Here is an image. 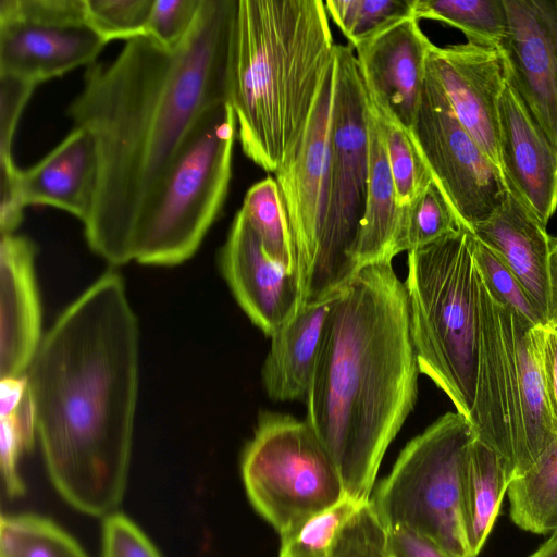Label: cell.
Returning <instances> with one entry per match:
<instances>
[{
  "mask_svg": "<svg viewBox=\"0 0 557 557\" xmlns=\"http://www.w3.org/2000/svg\"><path fill=\"white\" fill-rule=\"evenodd\" d=\"M138 374L137 318L108 271L58 317L26 372L48 475L83 513L104 518L123 498Z\"/></svg>",
  "mask_w": 557,
  "mask_h": 557,
  "instance_id": "cell-2",
  "label": "cell"
},
{
  "mask_svg": "<svg viewBox=\"0 0 557 557\" xmlns=\"http://www.w3.org/2000/svg\"><path fill=\"white\" fill-rule=\"evenodd\" d=\"M18 170L13 159H0V235L15 233L23 220L25 206L16 187Z\"/></svg>",
  "mask_w": 557,
  "mask_h": 557,
  "instance_id": "cell-40",
  "label": "cell"
},
{
  "mask_svg": "<svg viewBox=\"0 0 557 557\" xmlns=\"http://www.w3.org/2000/svg\"><path fill=\"white\" fill-rule=\"evenodd\" d=\"M498 153L508 188L546 226L557 211V144L508 82L498 106Z\"/></svg>",
  "mask_w": 557,
  "mask_h": 557,
  "instance_id": "cell-18",
  "label": "cell"
},
{
  "mask_svg": "<svg viewBox=\"0 0 557 557\" xmlns=\"http://www.w3.org/2000/svg\"><path fill=\"white\" fill-rule=\"evenodd\" d=\"M418 361L407 293L392 262L358 270L334 297L306 421L346 495L370 498L382 459L414 407Z\"/></svg>",
  "mask_w": 557,
  "mask_h": 557,
  "instance_id": "cell-3",
  "label": "cell"
},
{
  "mask_svg": "<svg viewBox=\"0 0 557 557\" xmlns=\"http://www.w3.org/2000/svg\"><path fill=\"white\" fill-rule=\"evenodd\" d=\"M368 96L351 46L336 45L329 197L319 260L304 302L334 298L358 272L354 250L367 200Z\"/></svg>",
  "mask_w": 557,
  "mask_h": 557,
  "instance_id": "cell-7",
  "label": "cell"
},
{
  "mask_svg": "<svg viewBox=\"0 0 557 557\" xmlns=\"http://www.w3.org/2000/svg\"><path fill=\"white\" fill-rule=\"evenodd\" d=\"M87 16L107 41L145 36L153 0H85Z\"/></svg>",
  "mask_w": 557,
  "mask_h": 557,
  "instance_id": "cell-36",
  "label": "cell"
},
{
  "mask_svg": "<svg viewBox=\"0 0 557 557\" xmlns=\"http://www.w3.org/2000/svg\"><path fill=\"white\" fill-rule=\"evenodd\" d=\"M556 533V532H555ZM554 534V533H553ZM552 535V534H550Z\"/></svg>",
  "mask_w": 557,
  "mask_h": 557,
  "instance_id": "cell-45",
  "label": "cell"
},
{
  "mask_svg": "<svg viewBox=\"0 0 557 557\" xmlns=\"http://www.w3.org/2000/svg\"><path fill=\"white\" fill-rule=\"evenodd\" d=\"M258 235L268 256L297 272V252L276 180L268 176L246 193L239 209Z\"/></svg>",
  "mask_w": 557,
  "mask_h": 557,
  "instance_id": "cell-29",
  "label": "cell"
},
{
  "mask_svg": "<svg viewBox=\"0 0 557 557\" xmlns=\"http://www.w3.org/2000/svg\"><path fill=\"white\" fill-rule=\"evenodd\" d=\"M461 227L465 226L432 178L416 200L404 208L396 252L419 249Z\"/></svg>",
  "mask_w": 557,
  "mask_h": 557,
  "instance_id": "cell-31",
  "label": "cell"
},
{
  "mask_svg": "<svg viewBox=\"0 0 557 557\" xmlns=\"http://www.w3.org/2000/svg\"><path fill=\"white\" fill-rule=\"evenodd\" d=\"M201 0H153L146 34L168 49L177 47L191 29Z\"/></svg>",
  "mask_w": 557,
  "mask_h": 557,
  "instance_id": "cell-37",
  "label": "cell"
},
{
  "mask_svg": "<svg viewBox=\"0 0 557 557\" xmlns=\"http://www.w3.org/2000/svg\"><path fill=\"white\" fill-rule=\"evenodd\" d=\"M236 134L230 102L201 114L141 220L133 261L172 267L195 255L225 201Z\"/></svg>",
  "mask_w": 557,
  "mask_h": 557,
  "instance_id": "cell-6",
  "label": "cell"
},
{
  "mask_svg": "<svg viewBox=\"0 0 557 557\" xmlns=\"http://www.w3.org/2000/svg\"><path fill=\"white\" fill-rule=\"evenodd\" d=\"M471 233L511 270L548 323L553 237L546 226L509 188L503 205Z\"/></svg>",
  "mask_w": 557,
  "mask_h": 557,
  "instance_id": "cell-20",
  "label": "cell"
},
{
  "mask_svg": "<svg viewBox=\"0 0 557 557\" xmlns=\"http://www.w3.org/2000/svg\"><path fill=\"white\" fill-rule=\"evenodd\" d=\"M325 2L237 0L228 102L246 157L276 172L297 146L335 59Z\"/></svg>",
  "mask_w": 557,
  "mask_h": 557,
  "instance_id": "cell-4",
  "label": "cell"
},
{
  "mask_svg": "<svg viewBox=\"0 0 557 557\" xmlns=\"http://www.w3.org/2000/svg\"><path fill=\"white\" fill-rule=\"evenodd\" d=\"M246 494L283 537L345 495L339 472L305 420L263 412L240 461Z\"/></svg>",
  "mask_w": 557,
  "mask_h": 557,
  "instance_id": "cell-9",
  "label": "cell"
},
{
  "mask_svg": "<svg viewBox=\"0 0 557 557\" xmlns=\"http://www.w3.org/2000/svg\"><path fill=\"white\" fill-rule=\"evenodd\" d=\"M413 16L461 30L468 42L498 49L508 29L504 0H414Z\"/></svg>",
  "mask_w": 557,
  "mask_h": 557,
  "instance_id": "cell-28",
  "label": "cell"
},
{
  "mask_svg": "<svg viewBox=\"0 0 557 557\" xmlns=\"http://www.w3.org/2000/svg\"><path fill=\"white\" fill-rule=\"evenodd\" d=\"M333 299L304 302L297 314L270 337L262 382L272 400L305 401Z\"/></svg>",
  "mask_w": 557,
  "mask_h": 557,
  "instance_id": "cell-23",
  "label": "cell"
},
{
  "mask_svg": "<svg viewBox=\"0 0 557 557\" xmlns=\"http://www.w3.org/2000/svg\"><path fill=\"white\" fill-rule=\"evenodd\" d=\"M36 85L0 75V159L12 158V143L18 120Z\"/></svg>",
  "mask_w": 557,
  "mask_h": 557,
  "instance_id": "cell-39",
  "label": "cell"
},
{
  "mask_svg": "<svg viewBox=\"0 0 557 557\" xmlns=\"http://www.w3.org/2000/svg\"><path fill=\"white\" fill-rule=\"evenodd\" d=\"M509 515L520 529L534 534L557 532V438L507 491Z\"/></svg>",
  "mask_w": 557,
  "mask_h": 557,
  "instance_id": "cell-27",
  "label": "cell"
},
{
  "mask_svg": "<svg viewBox=\"0 0 557 557\" xmlns=\"http://www.w3.org/2000/svg\"><path fill=\"white\" fill-rule=\"evenodd\" d=\"M470 423L475 437L502 457L513 479L522 435L511 310L494 299L482 277L476 392Z\"/></svg>",
  "mask_w": 557,
  "mask_h": 557,
  "instance_id": "cell-13",
  "label": "cell"
},
{
  "mask_svg": "<svg viewBox=\"0 0 557 557\" xmlns=\"http://www.w3.org/2000/svg\"><path fill=\"white\" fill-rule=\"evenodd\" d=\"M220 268L243 311L269 337L304 304L298 274L268 256L240 210L221 249Z\"/></svg>",
  "mask_w": 557,
  "mask_h": 557,
  "instance_id": "cell-17",
  "label": "cell"
},
{
  "mask_svg": "<svg viewBox=\"0 0 557 557\" xmlns=\"http://www.w3.org/2000/svg\"><path fill=\"white\" fill-rule=\"evenodd\" d=\"M410 134L434 183L470 232L506 200L509 188L500 168L458 121L428 69Z\"/></svg>",
  "mask_w": 557,
  "mask_h": 557,
  "instance_id": "cell-10",
  "label": "cell"
},
{
  "mask_svg": "<svg viewBox=\"0 0 557 557\" xmlns=\"http://www.w3.org/2000/svg\"><path fill=\"white\" fill-rule=\"evenodd\" d=\"M414 0H327L329 16L352 48L389 25L413 16Z\"/></svg>",
  "mask_w": 557,
  "mask_h": 557,
  "instance_id": "cell-33",
  "label": "cell"
},
{
  "mask_svg": "<svg viewBox=\"0 0 557 557\" xmlns=\"http://www.w3.org/2000/svg\"><path fill=\"white\" fill-rule=\"evenodd\" d=\"M475 437L460 413L447 412L401 450L371 497L389 529L416 532L458 557H470L461 512L468 448Z\"/></svg>",
  "mask_w": 557,
  "mask_h": 557,
  "instance_id": "cell-8",
  "label": "cell"
},
{
  "mask_svg": "<svg viewBox=\"0 0 557 557\" xmlns=\"http://www.w3.org/2000/svg\"><path fill=\"white\" fill-rule=\"evenodd\" d=\"M369 101V100H368ZM381 126L400 208L410 206L432 181L431 173L409 132L375 111Z\"/></svg>",
  "mask_w": 557,
  "mask_h": 557,
  "instance_id": "cell-32",
  "label": "cell"
},
{
  "mask_svg": "<svg viewBox=\"0 0 557 557\" xmlns=\"http://www.w3.org/2000/svg\"><path fill=\"white\" fill-rule=\"evenodd\" d=\"M107 44L85 0H0V75L37 86L94 64Z\"/></svg>",
  "mask_w": 557,
  "mask_h": 557,
  "instance_id": "cell-11",
  "label": "cell"
},
{
  "mask_svg": "<svg viewBox=\"0 0 557 557\" xmlns=\"http://www.w3.org/2000/svg\"><path fill=\"white\" fill-rule=\"evenodd\" d=\"M97 157L91 136L74 127L51 151L26 170L16 187L24 206H50L84 222L91 209Z\"/></svg>",
  "mask_w": 557,
  "mask_h": 557,
  "instance_id": "cell-22",
  "label": "cell"
},
{
  "mask_svg": "<svg viewBox=\"0 0 557 557\" xmlns=\"http://www.w3.org/2000/svg\"><path fill=\"white\" fill-rule=\"evenodd\" d=\"M34 243L25 236L0 240V377L26 375L40 345L41 306Z\"/></svg>",
  "mask_w": 557,
  "mask_h": 557,
  "instance_id": "cell-19",
  "label": "cell"
},
{
  "mask_svg": "<svg viewBox=\"0 0 557 557\" xmlns=\"http://www.w3.org/2000/svg\"><path fill=\"white\" fill-rule=\"evenodd\" d=\"M475 237L461 227L408 251L410 332L420 373L472 419L478 375L481 275Z\"/></svg>",
  "mask_w": 557,
  "mask_h": 557,
  "instance_id": "cell-5",
  "label": "cell"
},
{
  "mask_svg": "<svg viewBox=\"0 0 557 557\" xmlns=\"http://www.w3.org/2000/svg\"><path fill=\"white\" fill-rule=\"evenodd\" d=\"M101 557H161L145 533L123 513L112 512L102 523Z\"/></svg>",
  "mask_w": 557,
  "mask_h": 557,
  "instance_id": "cell-38",
  "label": "cell"
},
{
  "mask_svg": "<svg viewBox=\"0 0 557 557\" xmlns=\"http://www.w3.org/2000/svg\"><path fill=\"white\" fill-rule=\"evenodd\" d=\"M388 535L371 497L345 495L281 537L278 557H388Z\"/></svg>",
  "mask_w": 557,
  "mask_h": 557,
  "instance_id": "cell-21",
  "label": "cell"
},
{
  "mask_svg": "<svg viewBox=\"0 0 557 557\" xmlns=\"http://www.w3.org/2000/svg\"><path fill=\"white\" fill-rule=\"evenodd\" d=\"M474 258L482 281L494 299L534 325L547 324L546 317L531 299L517 276L488 247L476 238Z\"/></svg>",
  "mask_w": 557,
  "mask_h": 557,
  "instance_id": "cell-35",
  "label": "cell"
},
{
  "mask_svg": "<svg viewBox=\"0 0 557 557\" xmlns=\"http://www.w3.org/2000/svg\"><path fill=\"white\" fill-rule=\"evenodd\" d=\"M511 479L502 457L474 437L467 451L461 483L462 525L470 557L482 550Z\"/></svg>",
  "mask_w": 557,
  "mask_h": 557,
  "instance_id": "cell-26",
  "label": "cell"
},
{
  "mask_svg": "<svg viewBox=\"0 0 557 557\" xmlns=\"http://www.w3.org/2000/svg\"><path fill=\"white\" fill-rule=\"evenodd\" d=\"M0 557H87L78 543L53 521L37 515H3Z\"/></svg>",
  "mask_w": 557,
  "mask_h": 557,
  "instance_id": "cell-30",
  "label": "cell"
},
{
  "mask_svg": "<svg viewBox=\"0 0 557 557\" xmlns=\"http://www.w3.org/2000/svg\"><path fill=\"white\" fill-rule=\"evenodd\" d=\"M1 473L7 494L22 496L25 486L18 473L21 456L29 451L37 436L36 416L28 391L22 403L11 411L0 413Z\"/></svg>",
  "mask_w": 557,
  "mask_h": 557,
  "instance_id": "cell-34",
  "label": "cell"
},
{
  "mask_svg": "<svg viewBox=\"0 0 557 557\" xmlns=\"http://www.w3.org/2000/svg\"><path fill=\"white\" fill-rule=\"evenodd\" d=\"M511 310V309H510ZM511 327L521 416V454L517 473L527 472L557 438L549 410L541 354V329L511 310Z\"/></svg>",
  "mask_w": 557,
  "mask_h": 557,
  "instance_id": "cell-25",
  "label": "cell"
},
{
  "mask_svg": "<svg viewBox=\"0 0 557 557\" xmlns=\"http://www.w3.org/2000/svg\"><path fill=\"white\" fill-rule=\"evenodd\" d=\"M529 557H557V532L549 535Z\"/></svg>",
  "mask_w": 557,
  "mask_h": 557,
  "instance_id": "cell-44",
  "label": "cell"
},
{
  "mask_svg": "<svg viewBox=\"0 0 557 557\" xmlns=\"http://www.w3.org/2000/svg\"><path fill=\"white\" fill-rule=\"evenodd\" d=\"M369 170L367 200L354 250L357 270L392 262L397 255L404 209L399 207L383 133L368 101Z\"/></svg>",
  "mask_w": 557,
  "mask_h": 557,
  "instance_id": "cell-24",
  "label": "cell"
},
{
  "mask_svg": "<svg viewBox=\"0 0 557 557\" xmlns=\"http://www.w3.org/2000/svg\"><path fill=\"white\" fill-rule=\"evenodd\" d=\"M507 82L557 144V0H504Z\"/></svg>",
  "mask_w": 557,
  "mask_h": 557,
  "instance_id": "cell-14",
  "label": "cell"
},
{
  "mask_svg": "<svg viewBox=\"0 0 557 557\" xmlns=\"http://www.w3.org/2000/svg\"><path fill=\"white\" fill-rule=\"evenodd\" d=\"M541 354L549 410L557 430V324L542 325Z\"/></svg>",
  "mask_w": 557,
  "mask_h": 557,
  "instance_id": "cell-42",
  "label": "cell"
},
{
  "mask_svg": "<svg viewBox=\"0 0 557 557\" xmlns=\"http://www.w3.org/2000/svg\"><path fill=\"white\" fill-rule=\"evenodd\" d=\"M548 323L557 324V238L554 237L549 256Z\"/></svg>",
  "mask_w": 557,
  "mask_h": 557,
  "instance_id": "cell-43",
  "label": "cell"
},
{
  "mask_svg": "<svg viewBox=\"0 0 557 557\" xmlns=\"http://www.w3.org/2000/svg\"><path fill=\"white\" fill-rule=\"evenodd\" d=\"M426 69L458 121L499 166L498 106L507 84L500 51L470 42L445 47L433 44Z\"/></svg>",
  "mask_w": 557,
  "mask_h": 557,
  "instance_id": "cell-16",
  "label": "cell"
},
{
  "mask_svg": "<svg viewBox=\"0 0 557 557\" xmlns=\"http://www.w3.org/2000/svg\"><path fill=\"white\" fill-rule=\"evenodd\" d=\"M432 45L419 21L409 16L354 47L371 107L409 133L420 107Z\"/></svg>",
  "mask_w": 557,
  "mask_h": 557,
  "instance_id": "cell-15",
  "label": "cell"
},
{
  "mask_svg": "<svg viewBox=\"0 0 557 557\" xmlns=\"http://www.w3.org/2000/svg\"><path fill=\"white\" fill-rule=\"evenodd\" d=\"M388 557H458L405 528L389 529Z\"/></svg>",
  "mask_w": 557,
  "mask_h": 557,
  "instance_id": "cell-41",
  "label": "cell"
},
{
  "mask_svg": "<svg viewBox=\"0 0 557 557\" xmlns=\"http://www.w3.org/2000/svg\"><path fill=\"white\" fill-rule=\"evenodd\" d=\"M333 89L334 64L297 146L275 172L295 242L302 296L317 269L324 230Z\"/></svg>",
  "mask_w": 557,
  "mask_h": 557,
  "instance_id": "cell-12",
  "label": "cell"
},
{
  "mask_svg": "<svg viewBox=\"0 0 557 557\" xmlns=\"http://www.w3.org/2000/svg\"><path fill=\"white\" fill-rule=\"evenodd\" d=\"M236 3L201 0L191 29L173 49L139 36L112 62L86 67L67 115L95 144L97 182L84 233L112 265L133 261L141 220L201 114L228 102Z\"/></svg>",
  "mask_w": 557,
  "mask_h": 557,
  "instance_id": "cell-1",
  "label": "cell"
}]
</instances>
